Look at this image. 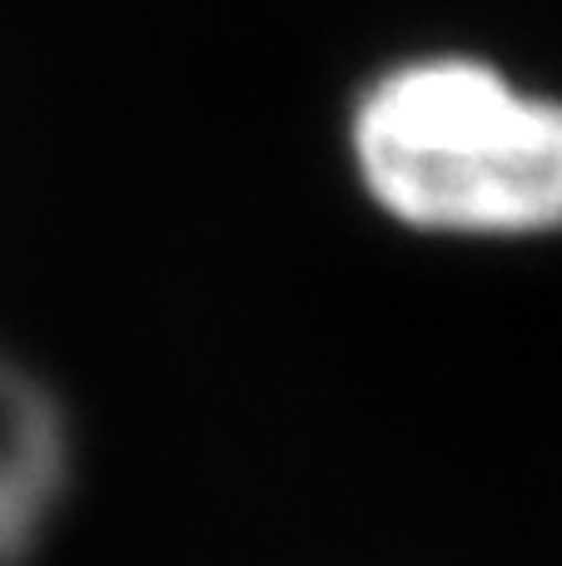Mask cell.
I'll return each mask as SVG.
<instances>
[{
    "label": "cell",
    "instance_id": "1",
    "mask_svg": "<svg viewBox=\"0 0 562 566\" xmlns=\"http://www.w3.org/2000/svg\"><path fill=\"white\" fill-rule=\"evenodd\" d=\"M354 175L418 234L538 239L562 229V99L473 55L388 65L348 115Z\"/></svg>",
    "mask_w": 562,
    "mask_h": 566
},
{
    "label": "cell",
    "instance_id": "2",
    "mask_svg": "<svg viewBox=\"0 0 562 566\" xmlns=\"http://www.w3.org/2000/svg\"><path fill=\"white\" fill-rule=\"evenodd\" d=\"M70 438L55 398L0 358V566H20L65 492Z\"/></svg>",
    "mask_w": 562,
    "mask_h": 566
}]
</instances>
